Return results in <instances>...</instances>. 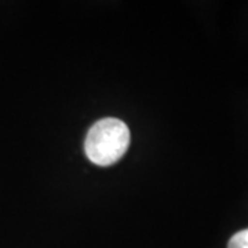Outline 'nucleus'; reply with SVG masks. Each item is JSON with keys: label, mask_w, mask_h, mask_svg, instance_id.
<instances>
[{"label": "nucleus", "mask_w": 248, "mask_h": 248, "mask_svg": "<svg viewBox=\"0 0 248 248\" xmlns=\"http://www.w3.org/2000/svg\"><path fill=\"white\" fill-rule=\"evenodd\" d=\"M228 248H248V229L237 232L229 240Z\"/></svg>", "instance_id": "obj_2"}, {"label": "nucleus", "mask_w": 248, "mask_h": 248, "mask_svg": "<svg viewBox=\"0 0 248 248\" xmlns=\"http://www.w3.org/2000/svg\"><path fill=\"white\" fill-rule=\"evenodd\" d=\"M128 145V127L119 119L107 117L90 128L84 141V151L91 163L108 167L123 157Z\"/></svg>", "instance_id": "obj_1"}]
</instances>
